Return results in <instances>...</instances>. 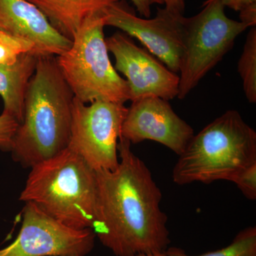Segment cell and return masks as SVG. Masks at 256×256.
Instances as JSON below:
<instances>
[{"label": "cell", "instance_id": "obj_1", "mask_svg": "<svg viewBox=\"0 0 256 256\" xmlns=\"http://www.w3.org/2000/svg\"><path fill=\"white\" fill-rule=\"evenodd\" d=\"M120 136L116 170L96 171V218L92 230L114 256L165 252L170 244L162 194L150 170Z\"/></svg>", "mask_w": 256, "mask_h": 256}, {"label": "cell", "instance_id": "obj_2", "mask_svg": "<svg viewBox=\"0 0 256 256\" xmlns=\"http://www.w3.org/2000/svg\"><path fill=\"white\" fill-rule=\"evenodd\" d=\"M75 96L56 56H40L26 88L22 122L15 133L12 159L31 168L68 148Z\"/></svg>", "mask_w": 256, "mask_h": 256}, {"label": "cell", "instance_id": "obj_3", "mask_svg": "<svg viewBox=\"0 0 256 256\" xmlns=\"http://www.w3.org/2000/svg\"><path fill=\"white\" fill-rule=\"evenodd\" d=\"M96 200L95 170L69 148L32 166L18 198L77 230L92 228Z\"/></svg>", "mask_w": 256, "mask_h": 256}, {"label": "cell", "instance_id": "obj_4", "mask_svg": "<svg viewBox=\"0 0 256 256\" xmlns=\"http://www.w3.org/2000/svg\"><path fill=\"white\" fill-rule=\"evenodd\" d=\"M256 163V132L238 111L230 110L194 136L172 171L178 185L232 182Z\"/></svg>", "mask_w": 256, "mask_h": 256}, {"label": "cell", "instance_id": "obj_5", "mask_svg": "<svg viewBox=\"0 0 256 256\" xmlns=\"http://www.w3.org/2000/svg\"><path fill=\"white\" fill-rule=\"evenodd\" d=\"M105 26L102 12L90 15L74 36L69 50L56 56L75 98L85 104L130 100L127 80L118 74L109 58Z\"/></svg>", "mask_w": 256, "mask_h": 256}, {"label": "cell", "instance_id": "obj_6", "mask_svg": "<svg viewBox=\"0 0 256 256\" xmlns=\"http://www.w3.org/2000/svg\"><path fill=\"white\" fill-rule=\"evenodd\" d=\"M203 6L195 16L182 18L178 99L186 97L232 50L236 38L249 28L228 18L220 0H207Z\"/></svg>", "mask_w": 256, "mask_h": 256}, {"label": "cell", "instance_id": "obj_7", "mask_svg": "<svg viewBox=\"0 0 256 256\" xmlns=\"http://www.w3.org/2000/svg\"><path fill=\"white\" fill-rule=\"evenodd\" d=\"M128 108L122 104L95 101L86 105L74 98L68 148L95 170L118 166V144Z\"/></svg>", "mask_w": 256, "mask_h": 256}, {"label": "cell", "instance_id": "obj_8", "mask_svg": "<svg viewBox=\"0 0 256 256\" xmlns=\"http://www.w3.org/2000/svg\"><path fill=\"white\" fill-rule=\"evenodd\" d=\"M21 229L0 256H86L95 245L92 228H70L32 202L25 203Z\"/></svg>", "mask_w": 256, "mask_h": 256}, {"label": "cell", "instance_id": "obj_9", "mask_svg": "<svg viewBox=\"0 0 256 256\" xmlns=\"http://www.w3.org/2000/svg\"><path fill=\"white\" fill-rule=\"evenodd\" d=\"M105 26H114L137 38L156 58L178 74L182 55V18L166 8H158L152 18H138L119 0L102 12Z\"/></svg>", "mask_w": 256, "mask_h": 256}, {"label": "cell", "instance_id": "obj_10", "mask_svg": "<svg viewBox=\"0 0 256 256\" xmlns=\"http://www.w3.org/2000/svg\"><path fill=\"white\" fill-rule=\"evenodd\" d=\"M108 50L114 56V68L127 80L130 100L159 97L168 100L178 97L180 76L149 52L137 46L124 32L106 38Z\"/></svg>", "mask_w": 256, "mask_h": 256}, {"label": "cell", "instance_id": "obj_11", "mask_svg": "<svg viewBox=\"0 0 256 256\" xmlns=\"http://www.w3.org/2000/svg\"><path fill=\"white\" fill-rule=\"evenodd\" d=\"M194 136L193 128L173 110L169 101L159 97L132 101L121 130L131 144L152 140L180 156Z\"/></svg>", "mask_w": 256, "mask_h": 256}, {"label": "cell", "instance_id": "obj_12", "mask_svg": "<svg viewBox=\"0 0 256 256\" xmlns=\"http://www.w3.org/2000/svg\"><path fill=\"white\" fill-rule=\"evenodd\" d=\"M0 31L30 42L37 57L58 56L72 44L26 0H0Z\"/></svg>", "mask_w": 256, "mask_h": 256}, {"label": "cell", "instance_id": "obj_13", "mask_svg": "<svg viewBox=\"0 0 256 256\" xmlns=\"http://www.w3.org/2000/svg\"><path fill=\"white\" fill-rule=\"evenodd\" d=\"M36 6L64 36L73 40L90 15L104 11L118 0H26Z\"/></svg>", "mask_w": 256, "mask_h": 256}, {"label": "cell", "instance_id": "obj_14", "mask_svg": "<svg viewBox=\"0 0 256 256\" xmlns=\"http://www.w3.org/2000/svg\"><path fill=\"white\" fill-rule=\"evenodd\" d=\"M38 57L22 54L11 65L0 66V96L4 102L5 114L22 122L24 100L28 82L34 73Z\"/></svg>", "mask_w": 256, "mask_h": 256}, {"label": "cell", "instance_id": "obj_15", "mask_svg": "<svg viewBox=\"0 0 256 256\" xmlns=\"http://www.w3.org/2000/svg\"><path fill=\"white\" fill-rule=\"evenodd\" d=\"M238 72L247 100L256 102V28H252L248 34L244 50L238 62Z\"/></svg>", "mask_w": 256, "mask_h": 256}, {"label": "cell", "instance_id": "obj_16", "mask_svg": "<svg viewBox=\"0 0 256 256\" xmlns=\"http://www.w3.org/2000/svg\"><path fill=\"white\" fill-rule=\"evenodd\" d=\"M166 256H256V228L242 229L227 246L200 256H190L183 249L170 247L165 252Z\"/></svg>", "mask_w": 256, "mask_h": 256}, {"label": "cell", "instance_id": "obj_17", "mask_svg": "<svg viewBox=\"0 0 256 256\" xmlns=\"http://www.w3.org/2000/svg\"><path fill=\"white\" fill-rule=\"evenodd\" d=\"M33 50L30 42L0 31V66L14 64L20 55L32 54Z\"/></svg>", "mask_w": 256, "mask_h": 256}, {"label": "cell", "instance_id": "obj_18", "mask_svg": "<svg viewBox=\"0 0 256 256\" xmlns=\"http://www.w3.org/2000/svg\"><path fill=\"white\" fill-rule=\"evenodd\" d=\"M242 192L246 198L249 200H256V163H254L246 169L239 173L232 180Z\"/></svg>", "mask_w": 256, "mask_h": 256}, {"label": "cell", "instance_id": "obj_19", "mask_svg": "<svg viewBox=\"0 0 256 256\" xmlns=\"http://www.w3.org/2000/svg\"><path fill=\"white\" fill-rule=\"evenodd\" d=\"M18 126V121L12 116L4 112L0 114V150L11 152Z\"/></svg>", "mask_w": 256, "mask_h": 256}, {"label": "cell", "instance_id": "obj_20", "mask_svg": "<svg viewBox=\"0 0 256 256\" xmlns=\"http://www.w3.org/2000/svg\"><path fill=\"white\" fill-rule=\"evenodd\" d=\"M134 5L138 12L144 18L151 16L152 6L154 4H164V0H130Z\"/></svg>", "mask_w": 256, "mask_h": 256}, {"label": "cell", "instance_id": "obj_21", "mask_svg": "<svg viewBox=\"0 0 256 256\" xmlns=\"http://www.w3.org/2000/svg\"><path fill=\"white\" fill-rule=\"evenodd\" d=\"M240 20L242 22L246 24L248 28L256 26V4L250 5L240 12Z\"/></svg>", "mask_w": 256, "mask_h": 256}, {"label": "cell", "instance_id": "obj_22", "mask_svg": "<svg viewBox=\"0 0 256 256\" xmlns=\"http://www.w3.org/2000/svg\"><path fill=\"white\" fill-rule=\"evenodd\" d=\"M224 6L240 12L250 5L256 4V0H220Z\"/></svg>", "mask_w": 256, "mask_h": 256}, {"label": "cell", "instance_id": "obj_23", "mask_svg": "<svg viewBox=\"0 0 256 256\" xmlns=\"http://www.w3.org/2000/svg\"><path fill=\"white\" fill-rule=\"evenodd\" d=\"M165 8L175 14L184 15L185 12L184 0H164Z\"/></svg>", "mask_w": 256, "mask_h": 256}, {"label": "cell", "instance_id": "obj_24", "mask_svg": "<svg viewBox=\"0 0 256 256\" xmlns=\"http://www.w3.org/2000/svg\"><path fill=\"white\" fill-rule=\"evenodd\" d=\"M134 256H166L165 252H154V254H139V255Z\"/></svg>", "mask_w": 256, "mask_h": 256}, {"label": "cell", "instance_id": "obj_25", "mask_svg": "<svg viewBox=\"0 0 256 256\" xmlns=\"http://www.w3.org/2000/svg\"></svg>", "mask_w": 256, "mask_h": 256}]
</instances>
